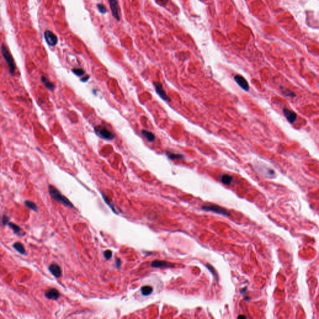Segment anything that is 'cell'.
Returning a JSON list of instances; mask_svg holds the SVG:
<instances>
[{
    "mask_svg": "<svg viewBox=\"0 0 319 319\" xmlns=\"http://www.w3.org/2000/svg\"><path fill=\"white\" fill-rule=\"evenodd\" d=\"M89 79V75H85V77H82V78H81V79H80V80L82 81V82H86L87 81H88Z\"/></svg>",
    "mask_w": 319,
    "mask_h": 319,
    "instance_id": "cell-26",
    "label": "cell"
},
{
    "mask_svg": "<svg viewBox=\"0 0 319 319\" xmlns=\"http://www.w3.org/2000/svg\"><path fill=\"white\" fill-rule=\"evenodd\" d=\"M152 266L153 268H172L174 267V264L163 260H156L152 263Z\"/></svg>",
    "mask_w": 319,
    "mask_h": 319,
    "instance_id": "cell-11",
    "label": "cell"
},
{
    "mask_svg": "<svg viewBox=\"0 0 319 319\" xmlns=\"http://www.w3.org/2000/svg\"><path fill=\"white\" fill-rule=\"evenodd\" d=\"M142 134L145 137L147 140L150 142H153L155 140V136L152 132L146 130H142Z\"/></svg>",
    "mask_w": 319,
    "mask_h": 319,
    "instance_id": "cell-13",
    "label": "cell"
},
{
    "mask_svg": "<svg viewBox=\"0 0 319 319\" xmlns=\"http://www.w3.org/2000/svg\"><path fill=\"white\" fill-rule=\"evenodd\" d=\"M221 181L224 184L229 185L233 182V177L228 174H224L221 176Z\"/></svg>",
    "mask_w": 319,
    "mask_h": 319,
    "instance_id": "cell-15",
    "label": "cell"
},
{
    "mask_svg": "<svg viewBox=\"0 0 319 319\" xmlns=\"http://www.w3.org/2000/svg\"><path fill=\"white\" fill-rule=\"evenodd\" d=\"M13 247L16 249L17 251H18V252H20V254H26L25 248L24 246H23L21 244V243H20V242L14 243V244H13Z\"/></svg>",
    "mask_w": 319,
    "mask_h": 319,
    "instance_id": "cell-16",
    "label": "cell"
},
{
    "mask_svg": "<svg viewBox=\"0 0 319 319\" xmlns=\"http://www.w3.org/2000/svg\"><path fill=\"white\" fill-rule=\"evenodd\" d=\"M109 3L110 4V7H111V12L112 13V15L115 19L117 20V21H120V15H119V11L120 8L118 4V2L117 0H109Z\"/></svg>",
    "mask_w": 319,
    "mask_h": 319,
    "instance_id": "cell-6",
    "label": "cell"
},
{
    "mask_svg": "<svg viewBox=\"0 0 319 319\" xmlns=\"http://www.w3.org/2000/svg\"><path fill=\"white\" fill-rule=\"evenodd\" d=\"M49 191L50 195L58 202H59L62 205L68 207H74L72 203L69 201L66 196H63L60 191L54 187H53V185H49Z\"/></svg>",
    "mask_w": 319,
    "mask_h": 319,
    "instance_id": "cell-1",
    "label": "cell"
},
{
    "mask_svg": "<svg viewBox=\"0 0 319 319\" xmlns=\"http://www.w3.org/2000/svg\"><path fill=\"white\" fill-rule=\"evenodd\" d=\"M234 80L236 83L238 84L241 88L244 90L245 91H248L249 89V86L247 80L240 75H236L234 76Z\"/></svg>",
    "mask_w": 319,
    "mask_h": 319,
    "instance_id": "cell-8",
    "label": "cell"
},
{
    "mask_svg": "<svg viewBox=\"0 0 319 319\" xmlns=\"http://www.w3.org/2000/svg\"><path fill=\"white\" fill-rule=\"evenodd\" d=\"M238 318H246V317L244 315H240L238 317Z\"/></svg>",
    "mask_w": 319,
    "mask_h": 319,
    "instance_id": "cell-27",
    "label": "cell"
},
{
    "mask_svg": "<svg viewBox=\"0 0 319 319\" xmlns=\"http://www.w3.org/2000/svg\"><path fill=\"white\" fill-rule=\"evenodd\" d=\"M72 71L74 74L77 75V76H82V75H84L85 74V71L82 69L80 68H74Z\"/></svg>",
    "mask_w": 319,
    "mask_h": 319,
    "instance_id": "cell-20",
    "label": "cell"
},
{
    "mask_svg": "<svg viewBox=\"0 0 319 319\" xmlns=\"http://www.w3.org/2000/svg\"><path fill=\"white\" fill-rule=\"evenodd\" d=\"M44 38L46 43L51 46H56L58 42L57 36L49 30H47L44 32Z\"/></svg>",
    "mask_w": 319,
    "mask_h": 319,
    "instance_id": "cell-5",
    "label": "cell"
},
{
    "mask_svg": "<svg viewBox=\"0 0 319 319\" xmlns=\"http://www.w3.org/2000/svg\"><path fill=\"white\" fill-rule=\"evenodd\" d=\"M202 210L207 211H213L216 213L223 214L225 216H229L228 211L226 209L215 205H206L202 207Z\"/></svg>",
    "mask_w": 319,
    "mask_h": 319,
    "instance_id": "cell-4",
    "label": "cell"
},
{
    "mask_svg": "<svg viewBox=\"0 0 319 319\" xmlns=\"http://www.w3.org/2000/svg\"><path fill=\"white\" fill-rule=\"evenodd\" d=\"M115 263H116V266H117V268L118 269H120V266H121V260L120 259H117V260H116L115 261Z\"/></svg>",
    "mask_w": 319,
    "mask_h": 319,
    "instance_id": "cell-25",
    "label": "cell"
},
{
    "mask_svg": "<svg viewBox=\"0 0 319 319\" xmlns=\"http://www.w3.org/2000/svg\"><path fill=\"white\" fill-rule=\"evenodd\" d=\"M112 256V252L110 250H106L104 252V257L106 258L107 260H109L111 259Z\"/></svg>",
    "mask_w": 319,
    "mask_h": 319,
    "instance_id": "cell-23",
    "label": "cell"
},
{
    "mask_svg": "<svg viewBox=\"0 0 319 319\" xmlns=\"http://www.w3.org/2000/svg\"><path fill=\"white\" fill-rule=\"evenodd\" d=\"M160 1H163V0H160Z\"/></svg>",
    "mask_w": 319,
    "mask_h": 319,
    "instance_id": "cell-28",
    "label": "cell"
},
{
    "mask_svg": "<svg viewBox=\"0 0 319 319\" xmlns=\"http://www.w3.org/2000/svg\"><path fill=\"white\" fill-rule=\"evenodd\" d=\"M166 155L170 159L173 160H180L183 158V155L179 153H173L171 152H167Z\"/></svg>",
    "mask_w": 319,
    "mask_h": 319,
    "instance_id": "cell-17",
    "label": "cell"
},
{
    "mask_svg": "<svg viewBox=\"0 0 319 319\" xmlns=\"http://www.w3.org/2000/svg\"><path fill=\"white\" fill-rule=\"evenodd\" d=\"M8 225L9 226V227L12 229L14 231V233H18L20 232L21 231V229L19 227V226L18 225H16L13 223H9L8 224Z\"/></svg>",
    "mask_w": 319,
    "mask_h": 319,
    "instance_id": "cell-21",
    "label": "cell"
},
{
    "mask_svg": "<svg viewBox=\"0 0 319 319\" xmlns=\"http://www.w3.org/2000/svg\"><path fill=\"white\" fill-rule=\"evenodd\" d=\"M1 54L3 57H4V60L7 62V64L9 69V72L11 74H14L15 71H16V65L14 61L13 60V57L11 56L9 52L8 51L7 48L6 47V46L3 44L1 46Z\"/></svg>",
    "mask_w": 319,
    "mask_h": 319,
    "instance_id": "cell-2",
    "label": "cell"
},
{
    "mask_svg": "<svg viewBox=\"0 0 319 319\" xmlns=\"http://www.w3.org/2000/svg\"><path fill=\"white\" fill-rule=\"evenodd\" d=\"M153 84L155 86V89L156 94H157L163 100L165 101H168V102L170 101V98L166 95L165 91L164 90L163 88V87H162V85L158 82H154Z\"/></svg>",
    "mask_w": 319,
    "mask_h": 319,
    "instance_id": "cell-7",
    "label": "cell"
},
{
    "mask_svg": "<svg viewBox=\"0 0 319 319\" xmlns=\"http://www.w3.org/2000/svg\"><path fill=\"white\" fill-rule=\"evenodd\" d=\"M284 115H285L286 118L290 124H293L297 119V114L292 111H291L288 109L284 108L283 109Z\"/></svg>",
    "mask_w": 319,
    "mask_h": 319,
    "instance_id": "cell-9",
    "label": "cell"
},
{
    "mask_svg": "<svg viewBox=\"0 0 319 319\" xmlns=\"http://www.w3.org/2000/svg\"><path fill=\"white\" fill-rule=\"evenodd\" d=\"M49 271L51 272V274H53L56 277H59L61 276L62 271L59 265H58L56 264H53L49 265Z\"/></svg>",
    "mask_w": 319,
    "mask_h": 319,
    "instance_id": "cell-12",
    "label": "cell"
},
{
    "mask_svg": "<svg viewBox=\"0 0 319 319\" xmlns=\"http://www.w3.org/2000/svg\"><path fill=\"white\" fill-rule=\"evenodd\" d=\"M97 7L98 8V10L99 11V12H101L102 14H105L107 13V8L103 4L98 3L97 4Z\"/></svg>",
    "mask_w": 319,
    "mask_h": 319,
    "instance_id": "cell-22",
    "label": "cell"
},
{
    "mask_svg": "<svg viewBox=\"0 0 319 319\" xmlns=\"http://www.w3.org/2000/svg\"><path fill=\"white\" fill-rule=\"evenodd\" d=\"M2 222H3V225H7L9 223V218L7 217L6 215H3V219H2Z\"/></svg>",
    "mask_w": 319,
    "mask_h": 319,
    "instance_id": "cell-24",
    "label": "cell"
},
{
    "mask_svg": "<svg viewBox=\"0 0 319 319\" xmlns=\"http://www.w3.org/2000/svg\"><path fill=\"white\" fill-rule=\"evenodd\" d=\"M45 296L49 299L56 300L59 297L60 294L56 289H49L45 292Z\"/></svg>",
    "mask_w": 319,
    "mask_h": 319,
    "instance_id": "cell-10",
    "label": "cell"
},
{
    "mask_svg": "<svg viewBox=\"0 0 319 319\" xmlns=\"http://www.w3.org/2000/svg\"><path fill=\"white\" fill-rule=\"evenodd\" d=\"M25 205L27 208L31 209V210H32L33 211H36L38 210V206H36V205L35 203H33V202H32L31 201L27 200V201H26L25 202Z\"/></svg>",
    "mask_w": 319,
    "mask_h": 319,
    "instance_id": "cell-19",
    "label": "cell"
},
{
    "mask_svg": "<svg viewBox=\"0 0 319 319\" xmlns=\"http://www.w3.org/2000/svg\"><path fill=\"white\" fill-rule=\"evenodd\" d=\"M41 80L42 82L44 83L46 88L48 89V90H54V89H55V85L53 83H52L51 82H50V81L46 78L45 76H42L41 77Z\"/></svg>",
    "mask_w": 319,
    "mask_h": 319,
    "instance_id": "cell-14",
    "label": "cell"
},
{
    "mask_svg": "<svg viewBox=\"0 0 319 319\" xmlns=\"http://www.w3.org/2000/svg\"><path fill=\"white\" fill-rule=\"evenodd\" d=\"M141 292L142 295H144V296H147V295H149L152 293L153 288L149 286H143L141 288Z\"/></svg>",
    "mask_w": 319,
    "mask_h": 319,
    "instance_id": "cell-18",
    "label": "cell"
},
{
    "mask_svg": "<svg viewBox=\"0 0 319 319\" xmlns=\"http://www.w3.org/2000/svg\"><path fill=\"white\" fill-rule=\"evenodd\" d=\"M94 131L97 135L106 140H112L115 138L114 133L108 130L105 126L98 125L94 128Z\"/></svg>",
    "mask_w": 319,
    "mask_h": 319,
    "instance_id": "cell-3",
    "label": "cell"
}]
</instances>
